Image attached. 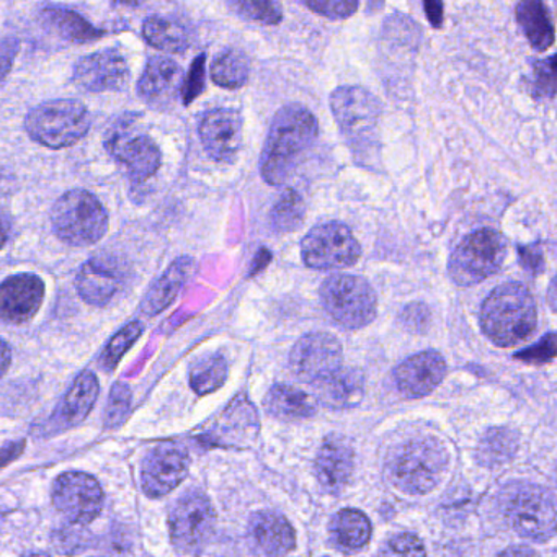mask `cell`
<instances>
[{
    "instance_id": "6da1fadb",
    "label": "cell",
    "mask_w": 557,
    "mask_h": 557,
    "mask_svg": "<svg viewBox=\"0 0 557 557\" xmlns=\"http://www.w3.org/2000/svg\"><path fill=\"white\" fill-rule=\"evenodd\" d=\"M319 136L314 113L292 103L282 107L270 123L269 135L260 156V174L273 187L286 184L301 164Z\"/></svg>"
},
{
    "instance_id": "7a4b0ae2",
    "label": "cell",
    "mask_w": 557,
    "mask_h": 557,
    "mask_svg": "<svg viewBox=\"0 0 557 557\" xmlns=\"http://www.w3.org/2000/svg\"><path fill=\"white\" fill-rule=\"evenodd\" d=\"M536 302L530 289L520 283L498 286L482 305V331L498 347L527 341L536 329Z\"/></svg>"
},
{
    "instance_id": "3957f363",
    "label": "cell",
    "mask_w": 557,
    "mask_h": 557,
    "mask_svg": "<svg viewBox=\"0 0 557 557\" xmlns=\"http://www.w3.org/2000/svg\"><path fill=\"white\" fill-rule=\"evenodd\" d=\"M331 109L351 152L360 159L377 158L381 149L380 100L363 87L344 86L332 92Z\"/></svg>"
},
{
    "instance_id": "277c9868",
    "label": "cell",
    "mask_w": 557,
    "mask_h": 557,
    "mask_svg": "<svg viewBox=\"0 0 557 557\" xmlns=\"http://www.w3.org/2000/svg\"><path fill=\"white\" fill-rule=\"evenodd\" d=\"M448 466V451L433 438L404 443L387 461V475L399 491L422 495L442 481Z\"/></svg>"
},
{
    "instance_id": "5b68a950",
    "label": "cell",
    "mask_w": 557,
    "mask_h": 557,
    "mask_svg": "<svg viewBox=\"0 0 557 557\" xmlns=\"http://www.w3.org/2000/svg\"><path fill=\"white\" fill-rule=\"evenodd\" d=\"M25 129L38 145L70 148L89 133L90 113L77 100H51L28 113Z\"/></svg>"
},
{
    "instance_id": "8992f818",
    "label": "cell",
    "mask_w": 557,
    "mask_h": 557,
    "mask_svg": "<svg viewBox=\"0 0 557 557\" xmlns=\"http://www.w3.org/2000/svg\"><path fill=\"white\" fill-rule=\"evenodd\" d=\"M54 233L70 246L99 243L109 230V213L99 198L86 190H71L51 211Z\"/></svg>"
},
{
    "instance_id": "52a82bcc",
    "label": "cell",
    "mask_w": 557,
    "mask_h": 557,
    "mask_svg": "<svg viewBox=\"0 0 557 557\" xmlns=\"http://www.w3.org/2000/svg\"><path fill=\"white\" fill-rule=\"evenodd\" d=\"M325 311L342 325L357 331L376 318V293L367 280L354 275H334L321 286Z\"/></svg>"
},
{
    "instance_id": "ba28073f",
    "label": "cell",
    "mask_w": 557,
    "mask_h": 557,
    "mask_svg": "<svg viewBox=\"0 0 557 557\" xmlns=\"http://www.w3.org/2000/svg\"><path fill=\"white\" fill-rule=\"evenodd\" d=\"M507 253L504 236L494 230L469 234L449 259V276L458 286H472L498 272Z\"/></svg>"
},
{
    "instance_id": "9c48e42d",
    "label": "cell",
    "mask_w": 557,
    "mask_h": 557,
    "mask_svg": "<svg viewBox=\"0 0 557 557\" xmlns=\"http://www.w3.org/2000/svg\"><path fill=\"white\" fill-rule=\"evenodd\" d=\"M504 513L515 533L524 540L547 541L556 533V504L546 488L517 485L505 497Z\"/></svg>"
},
{
    "instance_id": "30bf717a",
    "label": "cell",
    "mask_w": 557,
    "mask_h": 557,
    "mask_svg": "<svg viewBox=\"0 0 557 557\" xmlns=\"http://www.w3.org/2000/svg\"><path fill=\"white\" fill-rule=\"evenodd\" d=\"M360 253V244L342 223L315 226L302 239V260L314 270L347 269L358 262Z\"/></svg>"
},
{
    "instance_id": "8fae6325",
    "label": "cell",
    "mask_w": 557,
    "mask_h": 557,
    "mask_svg": "<svg viewBox=\"0 0 557 557\" xmlns=\"http://www.w3.org/2000/svg\"><path fill=\"white\" fill-rule=\"evenodd\" d=\"M216 524L213 505L200 492H190L175 504L169 518L171 540L181 553H198Z\"/></svg>"
},
{
    "instance_id": "7c38bea8",
    "label": "cell",
    "mask_w": 557,
    "mask_h": 557,
    "mask_svg": "<svg viewBox=\"0 0 557 557\" xmlns=\"http://www.w3.org/2000/svg\"><path fill=\"white\" fill-rule=\"evenodd\" d=\"M53 504L71 523L89 524L102 511V487L86 472H64L54 482Z\"/></svg>"
},
{
    "instance_id": "4fadbf2b",
    "label": "cell",
    "mask_w": 557,
    "mask_h": 557,
    "mask_svg": "<svg viewBox=\"0 0 557 557\" xmlns=\"http://www.w3.org/2000/svg\"><path fill=\"white\" fill-rule=\"evenodd\" d=\"M344 351L334 335L318 332L299 338L289 354V368L302 383H315L342 367Z\"/></svg>"
},
{
    "instance_id": "5bb4252c",
    "label": "cell",
    "mask_w": 557,
    "mask_h": 557,
    "mask_svg": "<svg viewBox=\"0 0 557 557\" xmlns=\"http://www.w3.org/2000/svg\"><path fill=\"white\" fill-rule=\"evenodd\" d=\"M190 458L181 446L164 443L156 446L143 462V491L149 497H164L177 488L188 474Z\"/></svg>"
},
{
    "instance_id": "9a60e30c",
    "label": "cell",
    "mask_w": 557,
    "mask_h": 557,
    "mask_svg": "<svg viewBox=\"0 0 557 557\" xmlns=\"http://www.w3.org/2000/svg\"><path fill=\"white\" fill-rule=\"evenodd\" d=\"M106 148L125 165L136 184L149 181L161 168V151L148 135H133L120 128L107 139Z\"/></svg>"
},
{
    "instance_id": "2e32d148",
    "label": "cell",
    "mask_w": 557,
    "mask_h": 557,
    "mask_svg": "<svg viewBox=\"0 0 557 557\" xmlns=\"http://www.w3.org/2000/svg\"><path fill=\"white\" fill-rule=\"evenodd\" d=\"M74 81L89 92H119L128 84V64L120 51H99L77 61Z\"/></svg>"
},
{
    "instance_id": "e0dca14e",
    "label": "cell",
    "mask_w": 557,
    "mask_h": 557,
    "mask_svg": "<svg viewBox=\"0 0 557 557\" xmlns=\"http://www.w3.org/2000/svg\"><path fill=\"white\" fill-rule=\"evenodd\" d=\"M200 139L213 161H234L243 145V116L233 109L211 110L201 120Z\"/></svg>"
},
{
    "instance_id": "ac0fdd59",
    "label": "cell",
    "mask_w": 557,
    "mask_h": 557,
    "mask_svg": "<svg viewBox=\"0 0 557 557\" xmlns=\"http://www.w3.org/2000/svg\"><path fill=\"white\" fill-rule=\"evenodd\" d=\"M45 298L40 276L21 273L0 283V321L24 324L34 319Z\"/></svg>"
},
{
    "instance_id": "d6986e66",
    "label": "cell",
    "mask_w": 557,
    "mask_h": 557,
    "mask_svg": "<svg viewBox=\"0 0 557 557\" xmlns=\"http://www.w3.org/2000/svg\"><path fill=\"white\" fill-rule=\"evenodd\" d=\"M446 374V361L438 351H422L407 358L394 371L397 389L404 397L419 399L440 386Z\"/></svg>"
},
{
    "instance_id": "ffe728a7",
    "label": "cell",
    "mask_w": 557,
    "mask_h": 557,
    "mask_svg": "<svg viewBox=\"0 0 557 557\" xmlns=\"http://www.w3.org/2000/svg\"><path fill=\"white\" fill-rule=\"evenodd\" d=\"M355 469V451L350 442L331 435L322 442L315 458V478L329 494H341L350 482Z\"/></svg>"
},
{
    "instance_id": "44dd1931",
    "label": "cell",
    "mask_w": 557,
    "mask_h": 557,
    "mask_svg": "<svg viewBox=\"0 0 557 557\" xmlns=\"http://www.w3.org/2000/svg\"><path fill=\"white\" fill-rule=\"evenodd\" d=\"M76 286L87 305L106 306L122 286V272L112 259L96 257L84 263Z\"/></svg>"
},
{
    "instance_id": "7402d4cb",
    "label": "cell",
    "mask_w": 557,
    "mask_h": 557,
    "mask_svg": "<svg viewBox=\"0 0 557 557\" xmlns=\"http://www.w3.org/2000/svg\"><path fill=\"white\" fill-rule=\"evenodd\" d=\"M312 384L315 397L329 409H351L363 400V374L355 368H337Z\"/></svg>"
},
{
    "instance_id": "603a6c76",
    "label": "cell",
    "mask_w": 557,
    "mask_h": 557,
    "mask_svg": "<svg viewBox=\"0 0 557 557\" xmlns=\"http://www.w3.org/2000/svg\"><path fill=\"white\" fill-rule=\"evenodd\" d=\"M250 541L260 553L283 556L295 549V530L285 517L275 511H259L249 521Z\"/></svg>"
},
{
    "instance_id": "cb8c5ba5",
    "label": "cell",
    "mask_w": 557,
    "mask_h": 557,
    "mask_svg": "<svg viewBox=\"0 0 557 557\" xmlns=\"http://www.w3.org/2000/svg\"><path fill=\"white\" fill-rule=\"evenodd\" d=\"M517 24L537 53H544L556 41L554 22L544 0H520L515 9Z\"/></svg>"
},
{
    "instance_id": "d4e9b609",
    "label": "cell",
    "mask_w": 557,
    "mask_h": 557,
    "mask_svg": "<svg viewBox=\"0 0 557 557\" xmlns=\"http://www.w3.org/2000/svg\"><path fill=\"white\" fill-rule=\"evenodd\" d=\"M99 397V380L92 371H84L74 380L73 386L61 400L57 410L60 425L74 426L83 422L96 406Z\"/></svg>"
},
{
    "instance_id": "484cf974",
    "label": "cell",
    "mask_w": 557,
    "mask_h": 557,
    "mask_svg": "<svg viewBox=\"0 0 557 557\" xmlns=\"http://www.w3.org/2000/svg\"><path fill=\"white\" fill-rule=\"evenodd\" d=\"M182 70L177 63L164 57L149 60L138 83V92L148 102L168 99L181 86Z\"/></svg>"
},
{
    "instance_id": "4316f807",
    "label": "cell",
    "mask_w": 557,
    "mask_h": 557,
    "mask_svg": "<svg viewBox=\"0 0 557 557\" xmlns=\"http://www.w3.org/2000/svg\"><path fill=\"white\" fill-rule=\"evenodd\" d=\"M332 544L344 553H357L371 537V523L367 515L355 508H345L332 518L329 527Z\"/></svg>"
},
{
    "instance_id": "83f0119b",
    "label": "cell",
    "mask_w": 557,
    "mask_h": 557,
    "mask_svg": "<svg viewBox=\"0 0 557 557\" xmlns=\"http://www.w3.org/2000/svg\"><path fill=\"white\" fill-rule=\"evenodd\" d=\"M263 406L270 416L280 420H288V422L309 419L318 410L314 397L309 396L305 391L285 386V384L273 386L267 394Z\"/></svg>"
},
{
    "instance_id": "f1b7e54d",
    "label": "cell",
    "mask_w": 557,
    "mask_h": 557,
    "mask_svg": "<svg viewBox=\"0 0 557 557\" xmlns=\"http://www.w3.org/2000/svg\"><path fill=\"white\" fill-rule=\"evenodd\" d=\"M191 272V260L184 257L174 265L169 267L168 272L159 278V282L149 289L141 305L145 315H156L164 311L181 293L182 286L187 282Z\"/></svg>"
},
{
    "instance_id": "f546056e",
    "label": "cell",
    "mask_w": 557,
    "mask_h": 557,
    "mask_svg": "<svg viewBox=\"0 0 557 557\" xmlns=\"http://www.w3.org/2000/svg\"><path fill=\"white\" fill-rule=\"evenodd\" d=\"M41 18L53 28L61 38L74 44H87L106 37V32L90 25L83 15L66 9L50 8L41 12Z\"/></svg>"
},
{
    "instance_id": "4dcf8cb0",
    "label": "cell",
    "mask_w": 557,
    "mask_h": 557,
    "mask_svg": "<svg viewBox=\"0 0 557 557\" xmlns=\"http://www.w3.org/2000/svg\"><path fill=\"white\" fill-rule=\"evenodd\" d=\"M143 37L152 48L165 53H184L190 48L187 28L164 17H149L143 24Z\"/></svg>"
},
{
    "instance_id": "1f68e13d",
    "label": "cell",
    "mask_w": 557,
    "mask_h": 557,
    "mask_svg": "<svg viewBox=\"0 0 557 557\" xmlns=\"http://www.w3.org/2000/svg\"><path fill=\"white\" fill-rule=\"evenodd\" d=\"M250 76L249 58L243 51L224 50L218 54L211 66V79L216 86L227 90H237L246 86Z\"/></svg>"
},
{
    "instance_id": "d6a6232c",
    "label": "cell",
    "mask_w": 557,
    "mask_h": 557,
    "mask_svg": "<svg viewBox=\"0 0 557 557\" xmlns=\"http://www.w3.org/2000/svg\"><path fill=\"white\" fill-rule=\"evenodd\" d=\"M227 377V361L221 355L200 358L190 371V384L195 393L205 396L223 386Z\"/></svg>"
},
{
    "instance_id": "836d02e7",
    "label": "cell",
    "mask_w": 557,
    "mask_h": 557,
    "mask_svg": "<svg viewBox=\"0 0 557 557\" xmlns=\"http://www.w3.org/2000/svg\"><path fill=\"white\" fill-rule=\"evenodd\" d=\"M306 205L298 191L288 188L283 191L270 213V223L278 233H292L305 220Z\"/></svg>"
},
{
    "instance_id": "e575fe53",
    "label": "cell",
    "mask_w": 557,
    "mask_h": 557,
    "mask_svg": "<svg viewBox=\"0 0 557 557\" xmlns=\"http://www.w3.org/2000/svg\"><path fill=\"white\" fill-rule=\"evenodd\" d=\"M517 436L507 429H492L481 440L478 453L481 462L487 466H500L511 459L517 451Z\"/></svg>"
},
{
    "instance_id": "d590c367",
    "label": "cell",
    "mask_w": 557,
    "mask_h": 557,
    "mask_svg": "<svg viewBox=\"0 0 557 557\" xmlns=\"http://www.w3.org/2000/svg\"><path fill=\"white\" fill-rule=\"evenodd\" d=\"M230 8L240 17L263 27L282 24L283 12L275 0H227Z\"/></svg>"
},
{
    "instance_id": "8d00e7d4",
    "label": "cell",
    "mask_w": 557,
    "mask_h": 557,
    "mask_svg": "<svg viewBox=\"0 0 557 557\" xmlns=\"http://www.w3.org/2000/svg\"><path fill=\"white\" fill-rule=\"evenodd\" d=\"M143 334V324L141 322L135 321L126 324L115 337L110 341V344L107 345L106 350H103L102 357H100V367L106 371H113L119 364V361L122 360L123 355L129 350L132 345H135V342L138 341L139 335Z\"/></svg>"
},
{
    "instance_id": "74e56055",
    "label": "cell",
    "mask_w": 557,
    "mask_h": 557,
    "mask_svg": "<svg viewBox=\"0 0 557 557\" xmlns=\"http://www.w3.org/2000/svg\"><path fill=\"white\" fill-rule=\"evenodd\" d=\"M530 92L537 100H553L556 97V57L534 61Z\"/></svg>"
},
{
    "instance_id": "f35d334b",
    "label": "cell",
    "mask_w": 557,
    "mask_h": 557,
    "mask_svg": "<svg viewBox=\"0 0 557 557\" xmlns=\"http://www.w3.org/2000/svg\"><path fill=\"white\" fill-rule=\"evenodd\" d=\"M302 4L321 17L344 21L358 11L360 0H302Z\"/></svg>"
},
{
    "instance_id": "ab89813d",
    "label": "cell",
    "mask_w": 557,
    "mask_h": 557,
    "mask_svg": "<svg viewBox=\"0 0 557 557\" xmlns=\"http://www.w3.org/2000/svg\"><path fill=\"white\" fill-rule=\"evenodd\" d=\"M205 77H207V54H200V57L195 58L184 83H182V102L185 107L190 106L203 94Z\"/></svg>"
},
{
    "instance_id": "60d3db41",
    "label": "cell",
    "mask_w": 557,
    "mask_h": 557,
    "mask_svg": "<svg viewBox=\"0 0 557 557\" xmlns=\"http://www.w3.org/2000/svg\"><path fill=\"white\" fill-rule=\"evenodd\" d=\"M129 406H132V391L125 384H115L110 394L109 409H107V425L115 426L122 423L128 416Z\"/></svg>"
},
{
    "instance_id": "b9f144b4",
    "label": "cell",
    "mask_w": 557,
    "mask_h": 557,
    "mask_svg": "<svg viewBox=\"0 0 557 557\" xmlns=\"http://www.w3.org/2000/svg\"><path fill=\"white\" fill-rule=\"evenodd\" d=\"M554 357H556V337H554V334L546 335L533 347L515 355V358H520V360L528 361V363H547Z\"/></svg>"
},
{
    "instance_id": "7bdbcfd3",
    "label": "cell",
    "mask_w": 557,
    "mask_h": 557,
    "mask_svg": "<svg viewBox=\"0 0 557 557\" xmlns=\"http://www.w3.org/2000/svg\"><path fill=\"white\" fill-rule=\"evenodd\" d=\"M422 541L412 533H403L394 536L387 543V554H397V556H423L425 554Z\"/></svg>"
},
{
    "instance_id": "ee69618b",
    "label": "cell",
    "mask_w": 557,
    "mask_h": 557,
    "mask_svg": "<svg viewBox=\"0 0 557 557\" xmlns=\"http://www.w3.org/2000/svg\"><path fill=\"white\" fill-rule=\"evenodd\" d=\"M400 321H403V325L407 331L423 332L430 322L429 308H426V306L419 305V302H413V305H409L404 309L403 315H400Z\"/></svg>"
},
{
    "instance_id": "f6af8a7d",
    "label": "cell",
    "mask_w": 557,
    "mask_h": 557,
    "mask_svg": "<svg viewBox=\"0 0 557 557\" xmlns=\"http://www.w3.org/2000/svg\"><path fill=\"white\" fill-rule=\"evenodd\" d=\"M18 50H21V41L17 38H2L0 40V83L11 73Z\"/></svg>"
},
{
    "instance_id": "bcb514c9",
    "label": "cell",
    "mask_w": 557,
    "mask_h": 557,
    "mask_svg": "<svg viewBox=\"0 0 557 557\" xmlns=\"http://www.w3.org/2000/svg\"><path fill=\"white\" fill-rule=\"evenodd\" d=\"M423 11H425L426 21L435 30L443 27L445 21V8L443 0H423Z\"/></svg>"
},
{
    "instance_id": "7dc6e473",
    "label": "cell",
    "mask_w": 557,
    "mask_h": 557,
    "mask_svg": "<svg viewBox=\"0 0 557 557\" xmlns=\"http://www.w3.org/2000/svg\"><path fill=\"white\" fill-rule=\"evenodd\" d=\"M12 351L11 347L0 338V377L8 373L9 367H11Z\"/></svg>"
},
{
    "instance_id": "c3c4849f",
    "label": "cell",
    "mask_w": 557,
    "mask_h": 557,
    "mask_svg": "<svg viewBox=\"0 0 557 557\" xmlns=\"http://www.w3.org/2000/svg\"><path fill=\"white\" fill-rule=\"evenodd\" d=\"M24 448V443H11L8 448L2 449L0 451V466L8 465L9 461L18 456V453Z\"/></svg>"
},
{
    "instance_id": "681fc988",
    "label": "cell",
    "mask_w": 557,
    "mask_h": 557,
    "mask_svg": "<svg viewBox=\"0 0 557 557\" xmlns=\"http://www.w3.org/2000/svg\"><path fill=\"white\" fill-rule=\"evenodd\" d=\"M9 234H11V226L9 221L5 220L4 214L0 213V249L8 244Z\"/></svg>"
},
{
    "instance_id": "f907efd6",
    "label": "cell",
    "mask_w": 557,
    "mask_h": 557,
    "mask_svg": "<svg viewBox=\"0 0 557 557\" xmlns=\"http://www.w3.org/2000/svg\"><path fill=\"white\" fill-rule=\"evenodd\" d=\"M116 5H126V8H139L145 0H113Z\"/></svg>"
},
{
    "instance_id": "816d5d0a",
    "label": "cell",
    "mask_w": 557,
    "mask_h": 557,
    "mask_svg": "<svg viewBox=\"0 0 557 557\" xmlns=\"http://www.w3.org/2000/svg\"><path fill=\"white\" fill-rule=\"evenodd\" d=\"M502 554H534V550L531 549H507Z\"/></svg>"
},
{
    "instance_id": "f5cc1de1",
    "label": "cell",
    "mask_w": 557,
    "mask_h": 557,
    "mask_svg": "<svg viewBox=\"0 0 557 557\" xmlns=\"http://www.w3.org/2000/svg\"><path fill=\"white\" fill-rule=\"evenodd\" d=\"M374 2H376L377 5H383V0H371V5H373Z\"/></svg>"
}]
</instances>
